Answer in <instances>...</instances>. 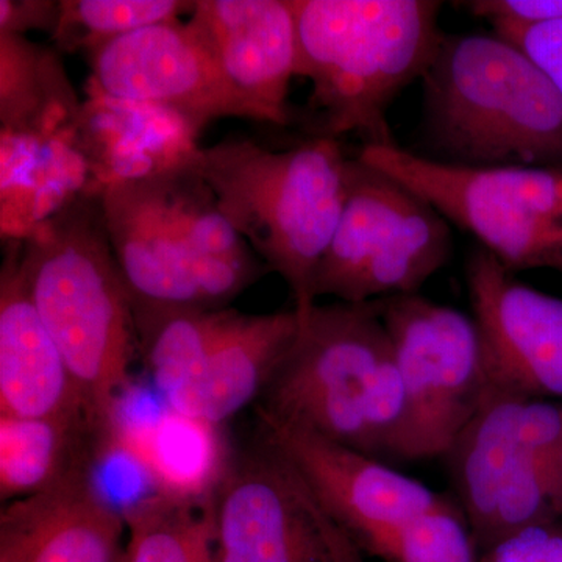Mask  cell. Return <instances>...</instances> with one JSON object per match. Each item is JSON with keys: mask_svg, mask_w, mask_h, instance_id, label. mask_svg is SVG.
Here are the masks:
<instances>
[{"mask_svg": "<svg viewBox=\"0 0 562 562\" xmlns=\"http://www.w3.org/2000/svg\"><path fill=\"white\" fill-rule=\"evenodd\" d=\"M297 76L312 80V136L395 144L387 110L422 79L443 32L436 0H292Z\"/></svg>", "mask_w": 562, "mask_h": 562, "instance_id": "obj_4", "label": "cell"}, {"mask_svg": "<svg viewBox=\"0 0 562 562\" xmlns=\"http://www.w3.org/2000/svg\"><path fill=\"white\" fill-rule=\"evenodd\" d=\"M494 33L522 49L552 80L562 98V21L530 29L503 27Z\"/></svg>", "mask_w": 562, "mask_h": 562, "instance_id": "obj_27", "label": "cell"}, {"mask_svg": "<svg viewBox=\"0 0 562 562\" xmlns=\"http://www.w3.org/2000/svg\"><path fill=\"white\" fill-rule=\"evenodd\" d=\"M420 80L431 160L562 166L560 91L516 44L497 33H443Z\"/></svg>", "mask_w": 562, "mask_h": 562, "instance_id": "obj_5", "label": "cell"}, {"mask_svg": "<svg viewBox=\"0 0 562 562\" xmlns=\"http://www.w3.org/2000/svg\"><path fill=\"white\" fill-rule=\"evenodd\" d=\"M341 562H366L364 557H362V552L358 549L357 546L351 547L349 553L342 558Z\"/></svg>", "mask_w": 562, "mask_h": 562, "instance_id": "obj_29", "label": "cell"}, {"mask_svg": "<svg viewBox=\"0 0 562 562\" xmlns=\"http://www.w3.org/2000/svg\"><path fill=\"white\" fill-rule=\"evenodd\" d=\"M465 281L491 387L562 401V299L524 284L483 249L469 257Z\"/></svg>", "mask_w": 562, "mask_h": 562, "instance_id": "obj_14", "label": "cell"}, {"mask_svg": "<svg viewBox=\"0 0 562 562\" xmlns=\"http://www.w3.org/2000/svg\"><path fill=\"white\" fill-rule=\"evenodd\" d=\"M257 416L262 438L286 458L360 550L382 532L452 503L386 461L301 425L258 412Z\"/></svg>", "mask_w": 562, "mask_h": 562, "instance_id": "obj_13", "label": "cell"}, {"mask_svg": "<svg viewBox=\"0 0 562 562\" xmlns=\"http://www.w3.org/2000/svg\"><path fill=\"white\" fill-rule=\"evenodd\" d=\"M101 198L133 305L228 308L269 271L222 213L195 158L154 176L114 181Z\"/></svg>", "mask_w": 562, "mask_h": 562, "instance_id": "obj_2", "label": "cell"}, {"mask_svg": "<svg viewBox=\"0 0 562 562\" xmlns=\"http://www.w3.org/2000/svg\"><path fill=\"white\" fill-rule=\"evenodd\" d=\"M302 328L297 310L246 314L228 310L201 360L162 397L184 419L217 427L260 401Z\"/></svg>", "mask_w": 562, "mask_h": 562, "instance_id": "obj_16", "label": "cell"}, {"mask_svg": "<svg viewBox=\"0 0 562 562\" xmlns=\"http://www.w3.org/2000/svg\"><path fill=\"white\" fill-rule=\"evenodd\" d=\"M195 2L180 0H60V16L52 33L55 47L66 54H90L127 33L179 21Z\"/></svg>", "mask_w": 562, "mask_h": 562, "instance_id": "obj_23", "label": "cell"}, {"mask_svg": "<svg viewBox=\"0 0 562 562\" xmlns=\"http://www.w3.org/2000/svg\"><path fill=\"white\" fill-rule=\"evenodd\" d=\"M60 2L54 0H0V33L25 36L31 31L54 33Z\"/></svg>", "mask_w": 562, "mask_h": 562, "instance_id": "obj_28", "label": "cell"}, {"mask_svg": "<svg viewBox=\"0 0 562 562\" xmlns=\"http://www.w3.org/2000/svg\"><path fill=\"white\" fill-rule=\"evenodd\" d=\"M361 552L384 562H479L480 558L468 517L453 502L382 532Z\"/></svg>", "mask_w": 562, "mask_h": 562, "instance_id": "obj_24", "label": "cell"}, {"mask_svg": "<svg viewBox=\"0 0 562 562\" xmlns=\"http://www.w3.org/2000/svg\"><path fill=\"white\" fill-rule=\"evenodd\" d=\"M358 157L475 236L509 271L562 273V166L468 168L397 144L364 146Z\"/></svg>", "mask_w": 562, "mask_h": 562, "instance_id": "obj_8", "label": "cell"}, {"mask_svg": "<svg viewBox=\"0 0 562 562\" xmlns=\"http://www.w3.org/2000/svg\"><path fill=\"white\" fill-rule=\"evenodd\" d=\"M102 453L88 422L0 416V498L46 490Z\"/></svg>", "mask_w": 562, "mask_h": 562, "instance_id": "obj_21", "label": "cell"}, {"mask_svg": "<svg viewBox=\"0 0 562 562\" xmlns=\"http://www.w3.org/2000/svg\"><path fill=\"white\" fill-rule=\"evenodd\" d=\"M198 135L171 111L95 91L81 105L77 124V144L98 190L187 165L201 149Z\"/></svg>", "mask_w": 562, "mask_h": 562, "instance_id": "obj_19", "label": "cell"}, {"mask_svg": "<svg viewBox=\"0 0 562 562\" xmlns=\"http://www.w3.org/2000/svg\"><path fill=\"white\" fill-rule=\"evenodd\" d=\"M380 305L405 391L401 461L446 458L491 391L479 322L419 292Z\"/></svg>", "mask_w": 562, "mask_h": 562, "instance_id": "obj_10", "label": "cell"}, {"mask_svg": "<svg viewBox=\"0 0 562 562\" xmlns=\"http://www.w3.org/2000/svg\"><path fill=\"white\" fill-rule=\"evenodd\" d=\"M350 162L339 139L327 136L281 150L231 138L195 157L224 216L286 281L302 316L316 305L314 273L341 220Z\"/></svg>", "mask_w": 562, "mask_h": 562, "instance_id": "obj_6", "label": "cell"}, {"mask_svg": "<svg viewBox=\"0 0 562 562\" xmlns=\"http://www.w3.org/2000/svg\"><path fill=\"white\" fill-rule=\"evenodd\" d=\"M117 562H125L124 553H122V557L120 558V561Z\"/></svg>", "mask_w": 562, "mask_h": 562, "instance_id": "obj_30", "label": "cell"}, {"mask_svg": "<svg viewBox=\"0 0 562 562\" xmlns=\"http://www.w3.org/2000/svg\"><path fill=\"white\" fill-rule=\"evenodd\" d=\"M479 562H562V520L514 531L480 553Z\"/></svg>", "mask_w": 562, "mask_h": 562, "instance_id": "obj_25", "label": "cell"}, {"mask_svg": "<svg viewBox=\"0 0 562 562\" xmlns=\"http://www.w3.org/2000/svg\"><path fill=\"white\" fill-rule=\"evenodd\" d=\"M83 465L46 490L3 505L0 562H117L124 516Z\"/></svg>", "mask_w": 562, "mask_h": 562, "instance_id": "obj_17", "label": "cell"}, {"mask_svg": "<svg viewBox=\"0 0 562 562\" xmlns=\"http://www.w3.org/2000/svg\"><path fill=\"white\" fill-rule=\"evenodd\" d=\"M446 458L480 553L528 525L562 520V401L491 387Z\"/></svg>", "mask_w": 562, "mask_h": 562, "instance_id": "obj_7", "label": "cell"}, {"mask_svg": "<svg viewBox=\"0 0 562 562\" xmlns=\"http://www.w3.org/2000/svg\"><path fill=\"white\" fill-rule=\"evenodd\" d=\"M102 190L81 192L20 239L22 272L44 327L79 387L103 452L138 349L131 291L111 246Z\"/></svg>", "mask_w": 562, "mask_h": 562, "instance_id": "obj_1", "label": "cell"}, {"mask_svg": "<svg viewBox=\"0 0 562 562\" xmlns=\"http://www.w3.org/2000/svg\"><path fill=\"white\" fill-rule=\"evenodd\" d=\"M81 105L54 47L0 33L2 136L70 135Z\"/></svg>", "mask_w": 562, "mask_h": 562, "instance_id": "obj_20", "label": "cell"}, {"mask_svg": "<svg viewBox=\"0 0 562 562\" xmlns=\"http://www.w3.org/2000/svg\"><path fill=\"white\" fill-rule=\"evenodd\" d=\"M450 254V222L357 155L341 220L314 273V302L324 295L361 303L413 294Z\"/></svg>", "mask_w": 562, "mask_h": 562, "instance_id": "obj_9", "label": "cell"}, {"mask_svg": "<svg viewBox=\"0 0 562 562\" xmlns=\"http://www.w3.org/2000/svg\"><path fill=\"white\" fill-rule=\"evenodd\" d=\"M122 516L128 535L125 562H217L213 494L157 490L131 503Z\"/></svg>", "mask_w": 562, "mask_h": 562, "instance_id": "obj_22", "label": "cell"}, {"mask_svg": "<svg viewBox=\"0 0 562 562\" xmlns=\"http://www.w3.org/2000/svg\"><path fill=\"white\" fill-rule=\"evenodd\" d=\"M233 87L271 117L290 125L299 38L292 0H195L188 22Z\"/></svg>", "mask_w": 562, "mask_h": 562, "instance_id": "obj_15", "label": "cell"}, {"mask_svg": "<svg viewBox=\"0 0 562 562\" xmlns=\"http://www.w3.org/2000/svg\"><path fill=\"white\" fill-rule=\"evenodd\" d=\"M0 416L91 425L79 387L29 294L20 239L7 243L0 271Z\"/></svg>", "mask_w": 562, "mask_h": 562, "instance_id": "obj_18", "label": "cell"}, {"mask_svg": "<svg viewBox=\"0 0 562 562\" xmlns=\"http://www.w3.org/2000/svg\"><path fill=\"white\" fill-rule=\"evenodd\" d=\"M462 5L473 16L490 22L494 31L538 27L562 21V0H471Z\"/></svg>", "mask_w": 562, "mask_h": 562, "instance_id": "obj_26", "label": "cell"}, {"mask_svg": "<svg viewBox=\"0 0 562 562\" xmlns=\"http://www.w3.org/2000/svg\"><path fill=\"white\" fill-rule=\"evenodd\" d=\"M257 412L369 457L401 461L405 391L380 299L316 303L303 314Z\"/></svg>", "mask_w": 562, "mask_h": 562, "instance_id": "obj_3", "label": "cell"}, {"mask_svg": "<svg viewBox=\"0 0 562 562\" xmlns=\"http://www.w3.org/2000/svg\"><path fill=\"white\" fill-rule=\"evenodd\" d=\"M217 562H341L353 541L260 435L214 486Z\"/></svg>", "mask_w": 562, "mask_h": 562, "instance_id": "obj_11", "label": "cell"}, {"mask_svg": "<svg viewBox=\"0 0 562 562\" xmlns=\"http://www.w3.org/2000/svg\"><path fill=\"white\" fill-rule=\"evenodd\" d=\"M87 55L91 91L171 111L195 133L224 117L272 124L233 87L188 22L150 25Z\"/></svg>", "mask_w": 562, "mask_h": 562, "instance_id": "obj_12", "label": "cell"}]
</instances>
